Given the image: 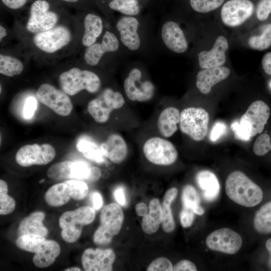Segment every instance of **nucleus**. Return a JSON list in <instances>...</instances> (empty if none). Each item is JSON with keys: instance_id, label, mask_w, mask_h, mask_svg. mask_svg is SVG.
Here are the masks:
<instances>
[{"instance_id": "obj_1", "label": "nucleus", "mask_w": 271, "mask_h": 271, "mask_svg": "<svg viewBox=\"0 0 271 271\" xmlns=\"http://www.w3.org/2000/svg\"><path fill=\"white\" fill-rule=\"evenodd\" d=\"M225 191L230 200L245 207L258 205L263 198L261 189L239 171H233L228 176L225 182Z\"/></svg>"}, {"instance_id": "obj_2", "label": "nucleus", "mask_w": 271, "mask_h": 271, "mask_svg": "<svg viewBox=\"0 0 271 271\" xmlns=\"http://www.w3.org/2000/svg\"><path fill=\"white\" fill-rule=\"evenodd\" d=\"M58 82L61 89L68 95L73 96L83 90L90 93L98 91L101 81L95 73L73 67L61 73Z\"/></svg>"}, {"instance_id": "obj_3", "label": "nucleus", "mask_w": 271, "mask_h": 271, "mask_svg": "<svg viewBox=\"0 0 271 271\" xmlns=\"http://www.w3.org/2000/svg\"><path fill=\"white\" fill-rule=\"evenodd\" d=\"M123 220L124 214L118 204L111 203L105 206L100 214V226L93 234L94 243L98 245L110 243L113 236L119 233Z\"/></svg>"}, {"instance_id": "obj_4", "label": "nucleus", "mask_w": 271, "mask_h": 271, "mask_svg": "<svg viewBox=\"0 0 271 271\" xmlns=\"http://www.w3.org/2000/svg\"><path fill=\"white\" fill-rule=\"evenodd\" d=\"M124 103L119 92L106 88L89 102L87 110L95 122L104 123L108 120L112 111L120 108Z\"/></svg>"}, {"instance_id": "obj_5", "label": "nucleus", "mask_w": 271, "mask_h": 271, "mask_svg": "<svg viewBox=\"0 0 271 271\" xmlns=\"http://www.w3.org/2000/svg\"><path fill=\"white\" fill-rule=\"evenodd\" d=\"M209 116L201 107H190L181 112L179 127L181 131L193 140L200 142L208 133Z\"/></svg>"}, {"instance_id": "obj_6", "label": "nucleus", "mask_w": 271, "mask_h": 271, "mask_svg": "<svg viewBox=\"0 0 271 271\" xmlns=\"http://www.w3.org/2000/svg\"><path fill=\"white\" fill-rule=\"evenodd\" d=\"M59 16L51 9L47 0H36L31 5L26 29L30 33L37 34L48 31L56 26Z\"/></svg>"}, {"instance_id": "obj_7", "label": "nucleus", "mask_w": 271, "mask_h": 271, "mask_svg": "<svg viewBox=\"0 0 271 271\" xmlns=\"http://www.w3.org/2000/svg\"><path fill=\"white\" fill-rule=\"evenodd\" d=\"M143 151L150 162L159 166L172 165L178 157L174 145L168 140L160 137L148 139L143 145Z\"/></svg>"}, {"instance_id": "obj_8", "label": "nucleus", "mask_w": 271, "mask_h": 271, "mask_svg": "<svg viewBox=\"0 0 271 271\" xmlns=\"http://www.w3.org/2000/svg\"><path fill=\"white\" fill-rule=\"evenodd\" d=\"M36 97L59 115L68 116L73 110V104L68 95L50 84L41 85L36 93Z\"/></svg>"}, {"instance_id": "obj_9", "label": "nucleus", "mask_w": 271, "mask_h": 271, "mask_svg": "<svg viewBox=\"0 0 271 271\" xmlns=\"http://www.w3.org/2000/svg\"><path fill=\"white\" fill-rule=\"evenodd\" d=\"M270 116L268 106L261 100L253 102L241 117L239 124L249 138L260 133Z\"/></svg>"}, {"instance_id": "obj_10", "label": "nucleus", "mask_w": 271, "mask_h": 271, "mask_svg": "<svg viewBox=\"0 0 271 271\" xmlns=\"http://www.w3.org/2000/svg\"><path fill=\"white\" fill-rule=\"evenodd\" d=\"M70 30L64 25L56 26L46 31L35 34L34 45L47 53H54L68 45L72 40Z\"/></svg>"}, {"instance_id": "obj_11", "label": "nucleus", "mask_w": 271, "mask_h": 271, "mask_svg": "<svg viewBox=\"0 0 271 271\" xmlns=\"http://www.w3.org/2000/svg\"><path fill=\"white\" fill-rule=\"evenodd\" d=\"M55 155V150L50 144H27L19 149L15 160L18 165L25 167L45 165L51 162Z\"/></svg>"}, {"instance_id": "obj_12", "label": "nucleus", "mask_w": 271, "mask_h": 271, "mask_svg": "<svg viewBox=\"0 0 271 271\" xmlns=\"http://www.w3.org/2000/svg\"><path fill=\"white\" fill-rule=\"evenodd\" d=\"M207 246L210 249L228 254L237 253L242 244L241 236L229 228H222L210 233L206 239Z\"/></svg>"}, {"instance_id": "obj_13", "label": "nucleus", "mask_w": 271, "mask_h": 271, "mask_svg": "<svg viewBox=\"0 0 271 271\" xmlns=\"http://www.w3.org/2000/svg\"><path fill=\"white\" fill-rule=\"evenodd\" d=\"M141 71L137 68L131 69L123 83L125 93L132 101L146 102L154 96L155 87L149 80L141 82Z\"/></svg>"}, {"instance_id": "obj_14", "label": "nucleus", "mask_w": 271, "mask_h": 271, "mask_svg": "<svg viewBox=\"0 0 271 271\" xmlns=\"http://www.w3.org/2000/svg\"><path fill=\"white\" fill-rule=\"evenodd\" d=\"M253 9V5L249 0H229L222 8V21L228 27L240 26L251 17Z\"/></svg>"}, {"instance_id": "obj_15", "label": "nucleus", "mask_w": 271, "mask_h": 271, "mask_svg": "<svg viewBox=\"0 0 271 271\" xmlns=\"http://www.w3.org/2000/svg\"><path fill=\"white\" fill-rule=\"evenodd\" d=\"M115 254L111 249H86L81 257V263L86 271H111Z\"/></svg>"}, {"instance_id": "obj_16", "label": "nucleus", "mask_w": 271, "mask_h": 271, "mask_svg": "<svg viewBox=\"0 0 271 271\" xmlns=\"http://www.w3.org/2000/svg\"><path fill=\"white\" fill-rule=\"evenodd\" d=\"M119 48V41L112 33L105 32L101 43H95L87 47L84 59L87 64L96 66L100 62L103 55L108 52H114Z\"/></svg>"}, {"instance_id": "obj_17", "label": "nucleus", "mask_w": 271, "mask_h": 271, "mask_svg": "<svg viewBox=\"0 0 271 271\" xmlns=\"http://www.w3.org/2000/svg\"><path fill=\"white\" fill-rule=\"evenodd\" d=\"M228 48V41L226 38L223 36L218 37L211 50L202 51L199 53L198 60L200 67L207 69L221 66L226 61L225 52Z\"/></svg>"}, {"instance_id": "obj_18", "label": "nucleus", "mask_w": 271, "mask_h": 271, "mask_svg": "<svg viewBox=\"0 0 271 271\" xmlns=\"http://www.w3.org/2000/svg\"><path fill=\"white\" fill-rule=\"evenodd\" d=\"M139 26L138 20L131 16L121 17L116 23L120 41L130 50H137L140 46L141 40L138 33Z\"/></svg>"}, {"instance_id": "obj_19", "label": "nucleus", "mask_w": 271, "mask_h": 271, "mask_svg": "<svg viewBox=\"0 0 271 271\" xmlns=\"http://www.w3.org/2000/svg\"><path fill=\"white\" fill-rule=\"evenodd\" d=\"M162 40L167 47L177 53H183L188 49V43L179 26L173 21L165 23L162 28Z\"/></svg>"}, {"instance_id": "obj_20", "label": "nucleus", "mask_w": 271, "mask_h": 271, "mask_svg": "<svg viewBox=\"0 0 271 271\" xmlns=\"http://www.w3.org/2000/svg\"><path fill=\"white\" fill-rule=\"evenodd\" d=\"M100 148L104 156L116 164L123 162L127 156L126 143L118 133L110 134L101 144Z\"/></svg>"}, {"instance_id": "obj_21", "label": "nucleus", "mask_w": 271, "mask_h": 271, "mask_svg": "<svg viewBox=\"0 0 271 271\" xmlns=\"http://www.w3.org/2000/svg\"><path fill=\"white\" fill-rule=\"evenodd\" d=\"M229 74L230 70L223 66L203 69L197 75L196 86L201 93L208 94L214 85L225 79Z\"/></svg>"}, {"instance_id": "obj_22", "label": "nucleus", "mask_w": 271, "mask_h": 271, "mask_svg": "<svg viewBox=\"0 0 271 271\" xmlns=\"http://www.w3.org/2000/svg\"><path fill=\"white\" fill-rule=\"evenodd\" d=\"M95 216L94 210L89 206H82L73 211L64 212L60 217L61 229L70 226L83 227L92 223Z\"/></svg>"}, {"instance_id": "obj_23", "label": "nucleus", "mask_w": 271, "mask_h": 271, "mask_svg": "<svg viewBox=\"0 0 271 271\" xmlns=\"http://www.w3.org/2000/svg\"><path fill=\"white\" fill-rule=\"evenodd\" d=\"M180 115L179 109L175 107H168L162 111L158 117L157 125L162 137L170 138L177 131Z\"/></svg>"}, {"instance_id": "obj_24", "label": "nucleus", "mask_w": 271, "mask_h": 271, "mask_svg": "<svg viewBox=\"0 0 271 271\" xmlns=\"http://www.w3.org/2000/svg\"><path fill=\"white\" fill-rule=\"evenodd\" d=\"M196 182L202 190L203 197L209 202L215 200L218 197L220 185L216 176L209 170H202L197 173L195 177Z\"/></svg>"}, {"instance_id": "obj_25", "label": "nucleus", "mask_w": 271, "mask_h": 271, "mask_svg": "<svg viewBox=\"0 0 271 271\" xmlns=\"http://www.w3.org/2000/svg\"><path fill=\"white\" fill-rule=\"evenodd\" d=\"M45 214L42 211L32 213L23 219L18 229L19 236L25 234H35L45 237L48 230L43 223Z\"/></svg>"}, {"instance_id": "obj_26", "label": "nucleus", "mask_w": 271, "mask_h": 271, "mask_svg": "<svg viewBox=\"0 0 271 271\" xmlns=\"http://www.w3.org/2000/svg\"><path fill=\"white\" fill-rule=\"evenodd\" d=\"M61 251L59 244L54 240H46L41 249L35 254L33 262L39 268L52 265Z\"/></svg>"}, {"instance_id": "obj_27", "label": "nucleus", "mask_w": 271, "mask_h": 271, "mask_svg": "<svg viewBox=\"0 0 271 271\" xmlns=\"http://www.w3.org/2000/svg\"><path fill=\"white\" fill-rule=\"evenodd\" d=\"M84 33L82 43L88 47L95 43L103 31V23L101 18L94 14L86 15L84 20Z\"/></svg>"}, {"instance_id": "obj_28", "label": "nucleus", "mask_w": 271, "mask_h": 271, "mask_svg": "<svg viewBox=\"0 0 271 271\" xmlns=\"http://www.w3.org/2000/svg\"><path fill=\"white\" fill-rule=\"evenodd\" d=\"M149 212L143 216L141 225L143 230L148 234L157 232L162 221V205L159 199L154 198L149 203Z\"/></svg>"}, {"instance_id": "obj_29", "label": "nucleus", "mask_w": 271, "mask_h": 271, "mask_svg": "<svg viewBox=\"0 0 271 271\" xmlns=\"http://www.w3.org/2000/svg\"><path fill=\"white\" fill-rule=\"evenodd\" d=\"M70 198L69 188L65 181L53 185L46 191L44 196L46 202L52 207L62 206Z\"/></svg>"}, {"instance_id": "obj_30", "label": "nucleus", "mask_w": 271, "mask_h": 271, "mask_svg": "<svg viewBox=\"0 0 271 271\" xmlns=\"http://www.w3.org/2000/svg\"><path fill=\"white\" fill-rule=\"evenodd\" d=\"M253 226L255 230L260 234L271 233V201L263 204L256 212Z\"/></svg>"}, {"instance_id": "obj_31", "label": "nucleus", "mask_w": 271, "mask_h": 271, "mask_svg": "<svg viewBox=\"0 0 271 271\" xmlns=\"http://www.w3.org/2000/svg\"><path fill=\"white\" fill-rule=\"evenodd\" d=\"M181 199L183 208L192 210L198 215L204 214V209L200 205L199 195L193 186L187 185L184 186L182 190Z\"/></svg>"}, {"instance_id": "obj_32", "label": "nucleus", "mask_w": 271, "mask_h": 271, "mask_svg": "<svg viewBox=\"0 0 271 271\" xmlns=\"http://www.w3.org/2000/svg\"><path fill=\"white\" fill-rule=\"evenodd\" d=\"M77 150L87 159L97 163L104 162V156L100 148L96 143L90 140L80 139L77 144Z\"/></svg>"}, {"instance_id": "obj_33", "label": "nucleus", "mask_w": 271, "mask_h": 271, "mask_svg": "<svg viewBox=\"0 0 271 271\" xmlns=\"http://www.w3.org/2000/svg\"><path fill=\"white\" fill-rule=\"evenodd\" d=\"M73 162L65 161L51 166L47 171V177L55 182L72 180Z\"/></svg>"}, {"instance_id": "obj_34", "label": "nucleus", "mask_w": 271, "mask_h": 271, "mask_svg": "<svg viewBox=\"0 0 271 271\" xmlns=\"http://www.w3.org/2000/svg\"><path fill=\"white\" fill-rule=\"evenodd\" d=\"M45 240V237L40 235L25 234L19 236L16 244L21 250L36 253L41 249Z\"/></svg>"}, {"instance_id": "obj_35", "label": "nucleus", "mask_w": 271, "mask_h": 271, "mask_svg": "<svg viewBox=\"0 0 271 271\" xmlns=\"http://www.w3.org/2000/svg\"><path fill=\"white\" fill-rule=\"evenodd\" d=\"M24 69V65L19 59L11 56L0 55V73L8 77L20 74Z\"/></svg>"}, {"instance_id": "obj_36", "label": "nucleus", "mask_w": 271, "mask_h": 271, "mask_svg": "<svg viewBox=\"0 0 271 271\" xmlns=\"http://www.w3.org/2000/svg\"><path fill=\"white\" fill-rule=\"evenodd\" d=\"M248 44L251 48L259 51L269 47L271 45V24L263 26L261 35L251 36L248 40Z\"/></svg>"}, {"instance_id": "obj_37", "label": "nucleus", "mask_w": 271, "mask_h": 271, "mask_svg": "<svg viewBox=\"0 0 271 271\" xmlns=\"http://www.w3.org/2000/svg\"><path fill=\"white\" fill-rule=\"evenodd\" d=\"M108 7L128 16L137 15L140 12L137 0H111Z\"/></svg>"}, {"instance_id": "obj_38", "label": "nucleus", "mask_w": 271, "mask_h": 271, "mask_svg": "<svg viewBox=\"0 0 271 271\" xmlns=\"http://www.w3.org/2000/svg\"><path fill=\"white\" fill-rule=\"evenodd\" d=\"M67 184L71 198L75 200L83 199L88 193L87 184L81 180H68L65 181Z\"/></svg>"}, {"instance_id": "obj_39", "label": "nucleus", "mask_w": 271, "mask_h": 271, "mask_svg": "<svg viewBox=\"0 0 271 271\" xmlns=\"http://www.w3.org/2000/svg\"><path fill=\"white\" fill-rule=\"evenodd\" d=\"M224 0H190L192 9L199 13H206L220 6Z\"/></svg>"}, {"instance_id": "obj_40", "label": "nucleus", "mask_w": 271, "mask_h": 271, "mask_svg": "<svg viewBox=\"0 0 271 271\" xmlns=\"http://www.w3.org/2000/svg\"><path fill=\"white\" fill-rule=\"evenodd\" d=\"M171 204L170 202L163 201L162 205V228L167 233L173 232L175 228V223L171 208Z\"/></svg>"}, {"instance_id": "obj_41", "label": "nucleus", "mask_w": 271, "mask_h": 271, "mask_svg": "<svg viewBox=\"0 0 271 271\" xmlns=\"http://www.w3.org/2000/svg\"><path fill=\"white\" fill-rule=\"evenodd\" d=\"M271 150L270 139L267 133H262L255 140L253 145V151L258 156L265 155Z\"/></svg>"}, {"instance_id": "obj_42", "label": "nucleus", "mask_w": 271, "mask_h": 271, "mask_svg": "<svg viewBox=\"0 0 271 271\" xmlns=\"http://www.w3.org/2000/svg\"><path fill=\"white\" fill-rule=\"evenodd\" d=\"M173 266L171 261L164 257L154 260L147 268V271H172Z\"/></svg>"}, {"instance_id": "obj_43", "label": "nucleus", "mask_w": 271, "mask_h": 271, "mask_svg": "<svg viewBox=\"0 0 271 271\" xmlns=\"http://www.w3.org/2000/svg\"><path fill=\"white\" fill-rule=\"evenodd\" d=\"M82 227L70 226L62 229L61 235L64 241L68 243L76 241L80 237Z\"/></svg>"}, {"instance_id": "obj_44", "label": "nucleus", "mask_w": 271, "mask_h": 271, "mask_svg": "<svg viewBox=\"0 0 271 271\" xmlns=\"http://www.w3.org/2000/svg\"><path fill=\"white\" fill-rule=\"evenodd\" d=\"M15 200L7 194H0V214L8 215L15 210Z\"/></svg>"}, {"instance_id": "obj_45", "label": "nucleus", "mask_w": 271, "mask_h": 271, "mask_svg": "<svg viewBox=\"0 0 271 271\" xmlns=\"http://www.w3.org/2000/svg\"><path fill=\"white\" fill-rule=\"evenodd\" d=\"M271 13V0H260L257 4L256 14L260 21L266 20Z\"/></svg>"}, {"instance_id": "obj_46", "label": "nucleus", "mask_w": 271, "mask_h": 271, "mask_svg": "<svg viewBox=\"0 0 271 271\" xmlns=\"http://www.w3.org/2000/svg\"><path fill=\"white\" fill-rule=\"evenodd\" d=\"M226 124L221 121H218L213 125L210 131L209 139L212 142L217 141L221 136H223L226 131Z\"/></svg>"}, {"instance_id": "obj_47", "label": "nucleus", "mask_w": 271, "mask_h": 271, "mask_svg": "<svg viewBox=\"0 0 271 271\" xmlns=\"http://www.w3.org/2000/svg\"><path fill=\"white\" fill-rule=\"evenodd\" d=\"M37 100L32 96L29 97L26 99L23 109V115L25 118L29 119L33 116L37 109Z\"/></svg>"}, {"instance_id": "obj_48", "label": "nucleus", "mask_w": 271, "mask_h": 271, "mask_svg": "<svg viewBox=\"0 0 271 271\" xmlns=\"http://www.w3.org/2000/svg\"><path fill=\"white\" fill-rule=\"evenodd\" d=\"M195 214L193 210L182 208L180 214V219L183 227L187 228L192 225L195 219Z\"/></svg>"}, {"instance_id": "obj_49", "label": "nucleus", "mask_w": 271, "mask_h": 271, "mask_svg": "<svg viewBox=\"0 0 271 271\" xmlns=\"http://www.w3.org/2000/svg\"><path fill=\"white\" fill-rule=\"evenodd\" d=\"M197 267L195 264L192 261L184 259L178 262L174 266L173 270L174 271H196Z\"/></svg>"}, {"instance_id": "obj_50", "label": "nucleus", "mask_w": 271, "mask_h": 271, "mask_svg": "<svg viewBox=\"0 0 271 271\" xmlns=\"http://www.w3.org/2000/svg\"><path fill=\"white\" fill-rule=\"evenodd\" d=\"M231 127L234 133V136L236 139L243 141H248L250 140V139L243 131L240 127L239 122L237 121L233 122L231 125Z\"/></svg>"}, {"instance_id": "obj_51", "label": "nucleus", "mask_w": 271, "mask_h": 271, "mask_svg": "<svg viewBox=\"0 0 271 271\" xmlns=\"http://www.w3.org/2000/svg\"><path fill=\"white\" fill-rule=\"evenodd\" d=\"M2 3L11 10H18L27 3L28 0H1Z\"/></svg>"}, {"instance_id": "obj_52", "label": "nucleus", "mask_w": 271, "mask_h": 271, "mask_svg": "<svg viewBox=\"0 0 271 271\" xmlns=\"http://www.w3.org/2000/svg\"><path fill=\"white\" fill-rule=\"evenodd\" d=\"M114 196L117 203L121 206H125L126 204V199L124 188L118 187L114 191Z\"/></svg>"}, {"instance_id": "obj_53", "label": "nucleus", "mask_w": 271, "mask_h": 271, "mask_svg": "<svg viewBox=\"0 0 271 271\" xmlns=\"http://www.w3.org/2000/svg\"><path fill=\"white\" fill-rule=\"evenodd\" d=\"M262 67L264 72L271 75V52L265 53L261 60Z\"/></svg>"}, {"instance_id": "obj_54", "label": "nucleus", "mask_w": 271, "mask_h": 271, "mask_svg": "<svg viewBox=\"0 0 271 271\" xmlns=\"http://www.w3.org/2000/svg\"><path fill=\"white\" fill-rule=\"evenodd\" d=\"M101 177V170L98 167H90V173L86 181L94 182L97 181Z\"/></svg>"}, {"instance_id": "obj_55", "label": "nucleus", "mask_w": 271, "mask_h": 271, "mask_svg": "<svg viewBox=\"0 0 271 271\" xmlns=\"http://www.w3.org/2000/svg\"><path fill=\"white\" fill-rule=\"evenodd\" d=\"M178 190L176 188H172L168 190L163 198V201L172 203L176 198L178 194Z\"/></svg>"}, {"instance_id": "obj_56", "label": "nucleus", "mask_w": 271, "mask_h": 271, "mask_svg": "<svg viewBox=\"0 0 271 271\" xmlns=\"http://www.w3.org/2000/svg\"><path fill=\"white\" fill-rule=\"evenodd\" d=\"M93 208L99 210L103 205V200L101 195L98 192H94L92 196Z\"/></svg>"}, {"instance_id": "obj_57", "label": "nucleus", "mask_w": 271, "mask_h": 271, "mask_svg": "<svg viewBox=\"0 0 271 271\" xmlns=\"http://www.w3.org/2000/svg\"><path fill=\"white\" fill-rule=\"evenodd\" d=\"M148 207L144 203H140L136 206V211L140 216H144L148 213Z\"/></svg>"}, {"instance_id": "obj_58", "label": "nucleus", "mask_w": 271, "mask_h": 271, "mask_svg": "<svg viewBox=\"0 0 271 271\" xmlns=\"http://www.w3.org/2000/svg\"><path fill=\"white\" fill-rule=\"evenodd\" d=\"M265 247L270 256L267 261V266L271 270V238L268 239L265 242Z\"/></svg>"}, {"instance_id": "obj_59", "label": "nucleus", "mask_w": 271, "mask_h": 271, "mask_svg": "<svg viewBox=\"0 0 271 271\" xmlns=\"http://www.w3.org/2000/svg\"><path fill=\"white\" fill-rule=\"evenodd\" d=\"M8 192V186L4 180H0V194H7Z\"/></svg>"}, {"instance_id": "obj_60", "label": "nucleus", "mask_w": 271, "mask_h": 271, "mask_svg": "<svg viewBox=\"0 0 271 271\" xmlns=\"http://www.w3.org/2000/svg\"><path fill=\"white\" fill-rule=\"evenodd\" d=\"M7 33L6 29L2 25L0 26V41L7 36Z\"/></svg>"}, {"instance_id": "obj_61", "label": "nucleus", "mask_w": 271, "mask_h": 271, "mask_svg": "<svg viewBox=\"0 0 271 271\" xmlns=\"http://www.w3.org/2000/svg\"><path fill=\"white\" fill-rule=\"evenodd\" d=\"M64 270L65 271H80L81 269L77 267H71L69 268H66Z\"/></svg>"}, {"instance_id": "obj_62", "label": "nucleus", "mask_w": 271, "mask_h": 271, "mask_svg": "<svg viewBox=\"0 0 271 271\" xmlns=\"http://www.w3.org/2000/svg\"><path fill=\"white\" fill-rule=\"evenodd\" d=\"M61 2H65L69 4H75L78 3L81 0H59Z\"/></svg>"}, {"instance_id": "obj_63", "label": "nucleus", "mask_w": 271, "mask_h": 271, "mask_svg": "<svg viewBox=\"0 0 271 271\" xmlns=\"http://www.w3.org/2000/svg\"><path fill=\"white\" fill-rule=\"evenodd\" d=\"M270 87H271V82L270 83Z\"/></svg>"}, {"instance_id": "obj_64", "label": "nucleus", "mask_w": 271, "mask_h": 271, "mask_svg": "<svg viewBox=\"0 0 271 271\" xmlns=\"http://www.w3.org/2000/svg\"><path fill=\"white\" fill-rule=\"evenodd\" d=\"M270 143H271V138H270Z\"/></svg>"}]
</instances>
